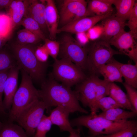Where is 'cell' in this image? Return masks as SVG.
<instances>
[{"mask_svg": "<svg viewBox=\"0 0 137 137\" xmlns=\"http://www.w3.org/2000/svg\"><path fill=\"white\" fill-rule=\"evenodd\" d=\"M39 91V99L44 102L48 110L52 107H59L70 113L77 112L88 113L80 105L75 91L58 83L53 77L43 81Z\"/></svg>", "mask_w": 137, "mask_h": 137, "instance_id": "cell-1", "label": "cell"}, {"mask_svg": "<svg viewBox=\"0 0 137 137\" xmlns=\"http://www.w3.org/2000/svg\"><path fill=\"white\" fill-rule=\"evenodd\" d=\"M6 46L14 57L20 70L26 72L32 80L44 81L47 64L41 62L36 58L35 51L37 47L35 45H21L15 42Z\"/></svg>", "mask_w": 137, "mask_h": 137, "instance_id": "cell-2", "label": "cell"}, {"mask_svg": "<svg viewBox=\"0 0 137 137\" xmlns=\"http://www.w3.org/2000/svg\"><path fill=\"white\" fill-rule=\"evenodd\" d=\"M72 126L88 128L90 135L98 136L114 133L124 129L137 122L136 120L116 122L108 120L96 114L83 115L70 121Z\"/></svg>", "mask_w": 137, "mask_h": 137, "instance_id": "cell-3", "label": "cell"}, {"mask_svg": "<svg viewBox=\"0 0 137 137\" xmlns=\"http://www.w3.org/2000/svg\"><path fill=\"white\" fill-rule=\"evenodd\" d=\"M21 81L13 99L9 113L10 122L16 121L20 113L36 100L39 98V90L34 86L32 80L25 71L20 70Z\"/></svg>", "mask_w": 137, "mask_h": 137, "instance_id": "cell-4", "label": "cell"}, {"mask_svg": "<svg viewBox=\"0 0 137 137\" xmlns=\"http://www.w3.org/2000/svg\"><path fill=\"white\" fill-rule=\"evenodd\" d=\"M109 41L97 40L88 50L87 68L92 75L98 73L100 68L108 63L114 55L122 54L113 49Z\"/></svg>", "mask_w": 137, "mask_h": 137, "instance_id": "cell-5", "label": "cell"}, {"mask_svg": "<svg viewBox=\"0 0 137 137\" xmlns=\"http://www.w3.org/2000/svg\"><path fill=\"white\" fill-rule=\"evenodd\" d=\"M52 74L56 80L70 88L81 82L86 78L82 70L64 58L55 60Z\"/></svg>", "mask_w": 137, "mask_h": 137, "instance_id": "cell-6", "label": "cell"}, {"mask_svg": "<svg viewBox=\"0 0 137 137\" xmlns=\"http://www.w3.org/2000/svg\"><path fill=\"white\" fill-rule=\"evenodd\" d=\"M46 110H48L47 106L39 98L34 101L18 115L16 121L29 137H32L35 134Z\"/></svg>", "mask_w": 137, "mask_h": 137, "instance_id": "cell-7", "label": "cell"}, {"mask_svg": "<svg viewBox=\"0 0 137 137\" xmlns=\"http://www.w3.org/2000/svg\"><path fill=\"white\" fill-rule=\"evenodd\" d=\"M60 43L61 58L70 61L82 71L87 68L88 50L68 35H65Z\"/></svg>", "mask_w": 137, "mask_h": 137, "instance_id": "cell-8", "label": "cell"}, {"mask_svg": "<svg viewBox=\"0 0 137 137\" xmlns=\"http://www.w3.org/2000/svg\"><path fill=\"white\" fill-rule=\"evenodd\" d=\"M84 0H64L60 6L59 22L61 27L80 18L91 16Z\"/></svg>", "mask_w": 137, "mask_h": 137, "instance_id": "cell-9", "label": "cell"}, {"mask_svg": "<svg viewBox=\"0 0 137 137\" xmlns=\"http://www.w3.org/2000/svg\"><path fill=\"white\" fill-rule=\"evenodd\" d=\"M100 79L95 75H92L79 83L74 91L79 101L84 106L90 108L91 113L93 111L97 86Z\"/></svg>", "mask_w": 137, "mask_h": 137, "instance_id": "cell-10", "label": "cell"}, {"mask_svg": "<svg viewBox=\"0 0 137 137\" xmlns=\"http://www.w3.org/2000/svg\"><path fill=\"white\" fill-rule=\"evenodd\" d=\"M132 33L124 30L112 38L109 42L122 54L128 56L137 63V44Z\"/></svg>", "mask_w": 137, "mask_h": 137, "instance_id": "cell-11", "label": "cell"}, {"mask_svg": "<svg viewBox=\"0 0 137 137\" xmlns=\"http://www.w3.org/2000/svg\"><path fill=\"white\" fill-rule=\"evenodd\" d=\"M113 13L103 15L82 17L58 28L57 33L62 32L75 34L86 32L100 21L111 15Z\"/></svg>", "mask_w": 137, "mask_h": 137, "instance_id": "cell-12", "label": "cell"}, {"mask_svg": "<svg viewBox=\"0 0 137 137\" xmlns=\"http://www.w3.org/2000/svg\"><path fill=\"white\" fill-rule=\"evenodd\" d=\"M26 5L25 16H29L35 20L45 33L48 31L45 17V0H24Z\"/></svg>", "mask_w": 137, "mask_h": 137, "instance_id": "cell-13", "label": "cell"}, {"mask_svg": "<svg viewBox=\"0 0 137 137\" xmlns=\"http://www.w3.org/2000/svg\"><path fill=\"white\" fill-rule=\"evenodd\" d=\"M20 70L18 66L10 69L5 81L3 103L6 111L10 110L13 97L18 89V76Z\"/></svg>", "mask_w": 137, "mask_h": 137, "instance_id": "cell-14", "label": "cell"}, {"mask_svg": "<svg viewBox=\"0 0 137 137\" xmlns=\"http://www.w3.org/2000/svg\"><path fill=\"white\" fill-rule=\"evenodd\" d=\"M102 27V31L100 39L109 41L113 37L124 30L126 22L114 14L104 19Z\"/></svg>", "mask_w": 137, "mask_h": 137, "instance_id": "cell-15", "label": "cell"}, {"mask_svg": "<svg viewBox=\"0 0 137 137\" xmlns=\"http://www.w3.org/2000/svg\"><path fill=\"white\" fill-rule=\"evenodd\" d=\"M45 17L46 23L51 40L56 37L59 22V15L54 1L45 0Z\"/></svg>", "mask_w": 137, "mask_h": 137, "instance_id": "cell-16", "label": "cell"}, {"mask_svg": "<svg viewBox=\"0 0 137 137\" xmlns=\"http://www.w3.org/2000/svg\"><path fill=\"white\" fill-rule=\"evenodd\" d=\"M70 114L63 108L56 107L50 111L48 116L52 124L58 126L61 131L70 133L74 129L68 119Z\"/></svg>", "mask_w": 137, "mask_h": 137, "instance_id": "cell-17", "label": "cell"}, {"mask_svg": "<svg viewBox=\"0 0 137 137\" xmlns=\"http://www.w3.org/2000/svg\"><path fill=\"white\" fill-rule=\"evenodd\" d=\"M109 62L115 65L118 68L125 82L135 89L137 88V63L132 64L129 63H123L113 57Z\"/></svg>", "mask_w": 137, "mask_h": 137, "instance_id": "cell-18", "label": "cell"}, {"mask_svg": "<svg viewBox=\"0 0 137 137\" xmlns=\"http://www.w3.org/2000/svg\"><path fill=\"white\" fill-rule=\"evenodd\" d=\"M97 115L109 120L121 122L135 117L137 115V112L127 111L122 108H117L102 112Z\"/></svg>", "mask_w": 137, "mask_h": 137, "instance_id": "cell-19", "label": "cell"}, {"mask_svg": "<svg viewBox=\"0 0 137 137\" xmlns=\"http://www.w3.org/2000/svg\"><path fill=\"white\" fill-rule=\"evenodd\" d=\"M112 0H92L88 2L87 10L91 16L113 13Z\"/></svg>", "mask_w": 137, "mask_h": 137, "instance_id": "cell-20", "label": "cell"}, {"mask_svg": "<svg viewBox=\"0 0 137 137\" xmlns=\"http://www.w3.org/2000/svg\"><path fill=\"white\" fill-rule=\"evenodd\" d=\"M8 8V15L11 19L13 28L20 24L25 15L26 5L24 0H12Z\"/></svg>", "mask_w": 137, "mask_h": 137, "instance_id": "cell-21", "label": "cell"}, {"mask_svg": "<svg viewBox=\"0 0 137 137\" xmlns=\"http://www.w3.org/2000/svg\"><path fill=\"white\" fill-rule=\"evenodd\" d=\"M109 96L119 105L123 109L135 111L130 103L127 94L114 82L111 83Z\"/></svg>", "mask_w": 137, "mask_h": 137, "instance_id": "cell-22", "label": "cell"}, {"mask_svg": "<svg viewBox=\"0 0 137 137\" xmlns=\"http://www.w3.org/2000/svg\"><path fill=\"white\" fill-rule=\"evenodd\" d=\"M136 2L134 0H112V5L115 6L116 9L115 15L126 22Z\"/></svg>", "mask_w": 137, "mask_h": 137, "instance_id": "cell-23", "label": "cell"}, {"mask_svg": "<svg viewBox=\"0 0 137 137\" xmlns=\"http://www.w3.org/2000/svg\"><path fill=\"white\" fill-rule=\"evenodd\" d=\"M98 73L101 75L105 81L110 82H123V77L117 67L114 64L108 62L102 66Z\"/></svg>", "mask_w": 137, "mask_h": 137, "instance_id": "cell-24", "label": "cell"}, {"mask_svg": "<svg viewBox=\"0 0 137 137\" xmlns=\"http://www.w3.org/2000/svg\"><path fill=\"white\" fill-rule=\"evenodd\" d=\"M0 137H29L19 125L12 123L3 124L0 130Z\"/></svg>", "mask_w": 137, "mask_h": 137, "instance_id": "cell-25", "label": "cell"}, {"mask_svg": "<svg viewBox=\"0 0 137 137\" xmlns=\"http://www.w3.org/2000/svg\"><path fill=\"white\" fill-rule=\"evenodd\" d=\"M17 66L12 54L5 45L0 49V72Z\"/></svg>", "mask_w": 137, "mask_h": 137, "instance_id": "cell-26", "label": "cell"}, {"mask_svg": "<svg viewBox=\"0 0 137 137\" xmlns=\"http://www.w3.org/2000/svg\"><path fill=\"white\" fill-rule=\"evenodd\" d=\"M20 24L42 40L44 41L46 39L45 35L42 31L38 24L31 17L27 16H24Z\"/></svg>", "mask_w": 137, "mask_h": 137, "instance_id": "cell-27", "label": "cell"}, {"mask_svg": "<svg viewBox=\"0 0 137 137\" xmlns=\"http://www.w3.org/2000/svg\"><path fill=\"white\" fill-rule=\"evenodd\" d=\"M16 43L21 45H35L42 40L38 36L25 29L17 33Z\"/></svg>", "mask_w": 137, "mask_h": 137, "instance_id": "cell-28", "label": "cell"}, {"mask_svg": "<svg viewBox=\"0 0 137 137\" xmlns=\"http://www.w3.org/2000/svg\"><path fill=\"white\" fill-rule=\"evenodd\" d=\"M117 108H122L113 99L108 96L104 97L98 101L96 105L95 110L97 113L99 109L102 112Z\"/></svg>", "mask_w": 137, "mask_h": 137, "instance_id": "cell-29", "label": "cell"}, {"mask_svg": "<svg viewBox=\"0 0 137 137\" xmlns=\"http://www.w3.org/2000/svg\"><path fill=\"white\" fill-rule=\"evenodd\" d=\"M13 28L12 22L9 16L0 14V36L6 39Z\"/></svg>", "mask_w": 137, "mask_h": 137, "instance_id": "cell-30", "label": "cell"}, {"mask_svg": "<svg viewBox=\"0 0 137 137\" xmlns=\"http://www.w3.org/2000/svg\"><path fill=\"white\" fill-rule=\"evenodd\" d=\"M111 83L108 82L104 80L100 79L97 86L95 100L92 114H96L95 110L96 105L101 98L109 96V90Z\"/></svg>", "mask_w": 137, "mask_h": 137, "instance_id": "cell-31", "label": "cell"}, {"mask_svg": "<svg viewBox=\"0 0 137 137\" xmlns=\"http://www.w3.org/2000/svg\"><path fill=\"white\" fill-rule=\"evenodd\" d=\"M52 125L48 116L44 114L32 137H46V134L50 129Z\"/></svg>", "mask_w": 137, "mask_h": 137, "instance_id": "cell-32", "label": "cell"}, {"mask_svg": "<svg viewBox=\"0 0 137 137\" xmlns=\"http://www.w3.org/2000/svg\"><path fill=\"white\" fill-rule=\"evenodd\" d=\"M137 132V122L128 127L112 134L97 136L98 137H134Z\"/></svg>", "mask_w": 137, "mask_h": 137, "instance_id": "cell-33", "label": "cell"}, {"mask_svg": "<svg viewBox=\"0 0 137 137\" xmlns=\"http://www.w3.org/2000/svg\"><path fill=\"white\" fill-rule=\"evenodd\" d=\"M43 45L47 51L49 55L55 60L60 52V43L59 42L46 38L44 40Z\"/></svg>", "mask_w": 137, "mask_h": 137, "instance_id": "cell-34", "label": "cell"}, {"mask_svg": "<svg viewBox=\"0 0 137 137\" xmlns=\"http://www.w3.org/2000/svg\"><path fill=\"white\" fill-rule=\"evenodd\" d=\"M126 23L130 29L129 31L132 33L135 40L137 38V2L135 3L133 9Z\"/></svg>", "mask_w": 137, "mask_h": 137, "instance_id": "cell-35", "label": "cell"}, {"mask_svg": "<svg viewBox=\"0 0 137 137\" xmlns=\"http://www.w3.org/2000/svg\"><path fill=\"white\" fill-rule=\"evenodd\" d=\"M123 84L127 92V95L135 111L137 112V91L136 89L125 82Z\"/></svg>", "mask_w": 137, "mask_h": 137, "instance_id": "cell-36", "label": "cell"}, {"mask_svg": "<svg viewBox=\"0 0 137 137\" xmlns=\"http://www.w3.org/2000/svg\"><path fill=\"white\" fill-rule=\"evenodd\" d=\"M10 70L0 72V114H3L6 113L3 106L2 99L4 84Z\"/></svg>", "mask_w": 137, "mask_h": 137, "instance_id": "cell-37", "label": "cell"}, {"mask_svg": "<svg viewBox=\"0 0 137 137\" xmlns=\"http://www.w3.org/2000/svg\"><path fill=\"white\" fill-rule=\"evenodd\" d=\"M35 54L38 60L43 63H46L49 56L43 45L36 47L35 51Z\"/></svg>", "mask_w": 137, "mask_h": 137, "instance_id": "cell-38", "label": "cell"}, {"mask_svg": "<svg viewBox=\"0 0 137 137\" xmlns=\"http://www.w3.org/2000/svg\"><path fill=\"white\" fill-rule=\"evenodd\" d=\"M86 32L76 34L78 42L82 46L85 45L88 42L89 38Z\"/></svg>", "mask_w": 137, "mask_h": 137, "instance_id": "cell-39", "label": "cell"}, {"mask_svg": "<svg viewBox=\"0 0 137 137\" xmlns=\"http://www.w3.org/2000/svg\"><path fill=\"white\" fill-rule=\"evenodd\" d=\"M12 1L0 0V10L4 8H8Z\"/></svg>", "mask_w": 137, "mask_h": 137, "instance_id": "cell-40", "label": "cell"}, {"mask_svg": "<svg viewBox=\"0 0 137 137\" xmlns=\"http://www.w3.org/2000/svg\"><path fill=\"white\" fill-rule=\"evenodd\" d=\"M80 132V127H78L77 129H74L72 131L69 133V135L67 137H81Z\"/></svg>", "mask_w": 137, "mask_h": 137, "instance_id": "cell-41", "label": "cell"}, {"mask_svg": "<svg viewBox=\"0 0 137 137\" xmlns=\"http://www.w3.org/2000/svg\"><path fill=\"white\" fill-rule=\"evenodd\" d=\"M6 39L0 36V49L5 45Z\"/></svg>", "mask_w": 137, "mask_h": 137, "instance_id": "cell-42", "label": "cell"}, {"mask_svg": "<svg viewBox=\"0 0 137 137\" xmlns=\"http://www.w3.org/2000/svg\"><path fill=\"white\" fill-rule=\"evenodd\" d=\"M3 125V123H2L0 121V130L2 128Z\"/></svg>", "mask_w": 137, "mask_h": 137, "instance_id": "cell-43", "label": "cell"}, {"mask_svg": "<svg viewBox=\"0 0 137 137\" xmlns=\"http://www.w3.org/2000/svg\"><path fill=\"white\" fill-rule=\"evenodd\" d=\"M85 137H98L97 136H94L91 135H90L89 136Z\"/></svg>", "mask_w": 137, "mask_h": 137, "instance_id": "cell-44", "label": "cell"}, {"mask_svg": "<svg viewBox=\"0 0 137 137\" xmlns=\"http://www.w3.org/2000/svg\"></svg>", "mask_w": 137, "mask_h": 137, "instance_id": "cell-45", "label": "cell"}]
</instances>
